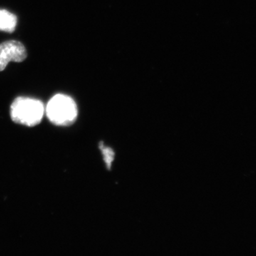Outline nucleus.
<instances>
[{
	"label": "nucleus",
	"instance_id": "nucleus-1",
	"mask_svg": "<svg viewBox=\"0 0 256 256\" xmlns=\"http://www.w3.org/2000/svg\"><path fill=\"white\" fill-rule=\"evenodd\" d=\"M44 112V106L42 101L26 97L16 98L10 110L14 122L26 126H34L40 124Z\"/></svg>",
	"mask_w": 256,
	"mask_h": 256
},
{
	"label": "nucleus",
	"instance_id": "nucleus-2",
	"mask_svg": "<svg viewBox=\"0 0 256 256\" xmlns=\"http://www.w3.org/2000/svg\"><path fill=\"white\" fill-rule=\"evenodd\" d=\"M45 112L52 124L68 126L76 119L78 108L75 101L70 96L56 94L48 101Z\"/></svg>",
	"mask_w": 256,
	"mask_h": 256
},
{
	"label": "nucleus",
	"instance_id": "nucleus-3",
	"mask_svg": "<svg viewBox=\"0 0 256 256\" xmlns=\"http://www.w3.org/2000/svg\"><path fill=\"white\" fill-rule=\"evenodd\" d=\"M26 57L28 52L21 42L10 40L0 44V72L6 68L10 62L20 63Z\"/></svg>",
	"mask_w": 256,
	"mask_h": 256
},
{
	"label": "nucleus",
	"instance_id": "nucleus-4",
	"mask_svg": "<svg viewBox=\"0 0 256 256\" xmlns=\"http://www.w3.org/2000/svg\"><path fill=\"white\" fill-rule=\"evenodd\" d=\"M18 25V18L6 10H0V31L13 33Z\"/></svg>",
	"mask_w": 256,
	"mask_h": 256
},
{
	"label": "nucleus",
	"instance_id": "nucleus-5",
	"mask_svg": "<svg viewBox=\"0 0 256 256\" xmlns=\"http://www.w3.org/2000/svg\"><path fill=\"white\" fill-rule=\"evenodd\" d=\"M100 149L102 152V154H104V160H105L106 164L108 165V168H110L111 163H112L114 158V151L110 148H105L104 144H102V146H100Z\"/></svg>",
	"mask_w": 256,
	"mask_h": 256
}]
</instances>
